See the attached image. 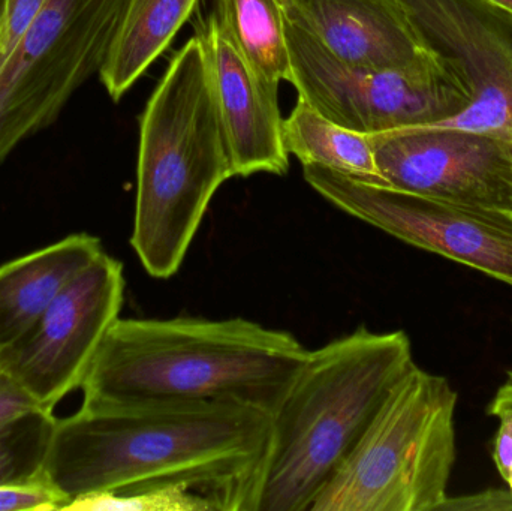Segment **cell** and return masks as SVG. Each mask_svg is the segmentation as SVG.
I'll return each mask as SVG.
<instances>
[{"mask_svg": "<svg viewBox=\"0 0 512 511\" xmlns=\"http://www.w3.org/2000/svg\"><path fill=\"white\" fill-rule=\"evenodd\" d=\"M270 446L271 414L240 402L81 405L57 419L44 479L65 506L95 492L188 483L219 511H258Z\"/></svg>", "mask_w": 512, "mask_h": 511, "instance_id": "6da1fadb", "label": "cell"}, {"mask_svg": "<svg viewBox=\"0 0 512 511\" xmlns=\"http://www.w3.org/2000/svg\"><path fill=\"white\" fill-rule=\"evenodd\" d=\"M309 351L245 318H119L84 378L83 407L231 401L271 414Z\"/></svg>", "mask_w": 512, "mask_h": 511, "instance_id": "7a4b0ae2", "label": "cell"}, {"mask_svg": "<svg viewBox=\"0 0 512 511\" xmlns=\"http://www.w3.org/2000/svg\"><path fill=\"white\" fill-rule=\"evenodd\" d=\"M414 363L405 332L367 327L309 351L271 413L258 511H310Z\"/></svg>", "mask_w": 512, "mask_h": 511, "instance_id": "3957f363", "label": "cell"}, {"mask_svg": "<svg viewBox=\"0 0 512 511\" xmlns=\"http://www.w3.org/2000/svg\"><path fill=\"white\" fill-rule=\"evenodd\" d=\"M234 176L203 45L168 63L141 116L131 246L156 279L176 275L218 189Z\"/></svg>", "mask_w": 512, "mask_h": 511, "instance_id": "277c9868", "label": "cell"}, {"mask_svg": "<svg viewBox=\"0 0 512 511\" xmlns=\"http://www.w3.org/2000/svg\"><path fill=\"white\" fill-rule=\"evenodd\" d=\"M457 393L412 365L310 511H439L456 462Z\"/></svg>", "mask_w": 512, "mask_h": 511, "instance_id": "5b68a950", "label": "cell"}, {"mask_svg": "<svg viewBox=\"0 0 512 511\" xmlns=\"http://www.w3.org/2000/svg\"><path fill=\"white\" fill-rule=\"evenodd\" d=\"M129 0H45L0 60V164L99 74Z\"/></svg>", "mask_w": 512, "mask_h": 511, "instance_id": "8992f818", "label": "cell"}, {"mask_svg": "<svg viewBox=\"0 0 512 511\" xmlns=\"http://www.w3.org/2000/svg\"><path fill=\"white\" fill-rule=\"evenodd\" d=\"M292 86L298 98L361 134L439 125L468 108L459 72L435 51L396 66L351 65L288 24Z\"/></svg>", "mask_w": 512, "mask_h": 511, "instance_id": "52a82bcc", "label": "cell"}, {"mask_svg": "<svg viewBox=\"0 0 512 511\" xmlns=\"http://www.w3.org/2000/svg\"><path fill=\"white\" fill-rule=\"evenodd\" d=\"M303 174L342 212L512 287V212L426 197L316 165L303 167Z\"/></svg>", "mask_w": 512, "mask_h": 511, "instance_id": "ba28073f", "label": "cell"}, {"mask_svg": "<svg viewBox=\"0 0 512 511\" xmlns=\"http://www.w3.org/2000/svg\"><path fill=\"white\" fill-rule=\"evenodd\" d=\"M125 275L119 260L102 252L63 287L36 323L0 350V365L42 410L56 405L84 378L119 320Z\"/></svg>", "mask_w": 512, "mask_h": 511, "instance_id": "9c48e42d", "label": "cell"}, {"mask_svg": "<svg viewBox=\"0 0 512 511\" xmlns=\"http://www.w3.org/2000/svg\"><path fill=\"white\" fill-rule=\"evenodd\" d=\"M385 185L512 212V137L448 126L370 135Z\"/></svg>", "mask_w": 512, "mask_h": 511, "instance_id": "30bf717a", "label": "cell"}, {"mask_svg": "<svg viewBox=\"0 0 512 511\" xmlns=\"http://www.w3.org/2000/svg\"><path fill=\"white\" fill-rule=\"evenodd\" d=\"M429 50L459 72L468 108L432 126L512 137V18L487 0H399Z\"/></svg>", "mask_w": 512, "mask_h": 511, "instance_id": "8fae6325", "label": "cell"}, {"mask_svg": "<svg viewBox=\"0 0 512 511\" xmlns=\"http://www.w3.org/2000/svg\"><path fill=\"white\" fill-rule=\"evenodd\" d=\"M195 35L203 45L234 176H283L289 168V155L283 146L279 90L258 77L215 9L200 17Z\"/></svg>", "mask_w": 512, "mask_h": 511, "instance_id": "7c38bea8", "label": "cell"}, {"mask_svg": "<svg viewBox=\"0 0 512 511\" xmlns=\"http://www.w3.org/2000/svg\"><path fill=\"white\" fill-rule=\"evenodd\" d=\"M286 23L358 66L403 65L429 48L399 0H279Z\"/></svg>", "mask_w": 512, "mask_h": 511, "instance_id": "4fadbf2b", "label": "cell"}, {"mask_svg": "<svg viewBox=\"0 0 512 511\" xmlns=\"http://www.w3.org/2000/svg\"><path fill=\"white\" fill-rule=\"evenodd\" d=\"M102 252L98 237L72 234L0 266V350L18 341Z\"/></svg>", "mask_w": 512, "mask_h": 511, "instance_id": "5bb4252c", "label": "cell"}, {"mask_svg": "<svg viewBox=\"0 0 512 511\" xmlns=\"http://www.w3.org/2000/svg\"><path fill=\"white\" fill-rule=\"evenodd\" d=\"M198 0H129L125 18L99 77L113 101H120L168 50Z\"/></svg>", "mask_w": 512, "mask_h": 511, "instance_id": "9a60e30c", "label": "cell"}, {"mask_svg": "<svg viewBox=\"0 0 512 511\" xmlns=\"http://www.w3.org/2000/svg\"><path fill=\"white\" fill-rule=\"evenodd\" d=\"M283 146L303 167L316 165L364 182L382 183L370 135L352 131L298 98L282 123Z\"/></svg>", "mask_w": 512, "mask_h": 511, "instance_id": "2e32d148", "label": "cell"}, {"mask_svg": "<svg viewBox=\"0 0 512 511\" xmlns=\"http://www.w3.org/2000/svg\"><path fill=\"white\" fill-rule=\"evenodd\" d=\"M222 26L258 77L271 89L294 80L285 14L279 0H218Z\"/></svg>", "mask_w": 512, "mask_h": 511, "instance_id": "e0dca14e", "label": "cell"}, {"mask_svg": "<svg viewBox=\"0 0 512 511\" xmlns=\"http://www.w3.org/2000/svg\"><path fill=\"white\" fill-rule=\"evenodd\" d=\"M56 423L53 411L42 408L0 422V486L45 480Z\"/></svg>", "mask_w": 512, "mask_h": 511, "instance_id": "ac0fdd59", "label": "cell"}, {"mask_svg": "<svg viewBox=\"0 0 512 511\" xmlns=\"http://www.w3.org/2000/svg\"><path fill=\"white\" fill-rule=\"evenodd\" d=\"M63 511H219L215 501L188 483H159L95 492L69 501Z\"/></svg>", "mask_w": 512, "mask_h": 511, "instance_id": "d6986e66", "label": "cell"}, {"mask_svg": "<svg viewBox=\"0 0 512 511\" xmlns=\"http://www.w3.org/2000/svg\"><path fill=\"white\" fill-rule=\"evenodd\" d=\"M65 500L45 480L0 486V511H62Z\"/></svg>", "mask_w": 512, "mask_h": 511, "instance_id": "ffe728a7", "label": "cell"}, {"mask_svg": "<svg viewBox=\"0 0 512 511\" xmlns=\"http://www.w3.org/2000/svg\"><path fill=\"white\" fill-rule=\"evenodd\" d=\"M41 408L26 389L0 365V422Z\"/></svg>", "mask_w": 512, "mask_h": 511, "instance_id": "44dd1931", "label": "cell"}, {"mask_svg": "<svg viewBox=\"0 0 512 511\" xmlns=\"http://www.w3.org/2000/svg\"><path fill=\"white\" fill-rule=\"evenodd\" d=\"M508 511L512 510V492L502 489L478 492L468 497L447 498L439 511Z\"/></svg>", "mask_w": 512, "mask_h": 511, "instance_id": "7402d4cb", "label": "cell"}, {"mask_svg": "<svg viewBox=\"0 0 512 511\" xmlns=\"http://www.w3.org/2000/svg\"><path fill=\"white\" fill-rule=\"evenodd\" d=\"M496 417L501 420V425L495 438L493 459L499 474L504 477L512 464V408L501 411Z\"/></svg>", "mask_w": 512, "mask_h": 511, "instance_id": "603a6c76", "label": "cell"}, {"mask_svg": "<svg viewBox=\"0 0 512 511\" xmlns=\"http://www.w3.org/2000/svg\"><path fill=\"white\" fill-rule=\"evenodd\" d=\"M508 408H512V371L508 372L507 380L496 393L495 399L490 404L489 413L496 417Z\"/></svg>", "mask_w": 512, "mask_h": 511, "instance_id": "cb8c5ba5", "label": "cell"}, {"mask_svg": "<svg viewBox=\"0 0 512 511\" xmlns=\"http://www.w3.org/2000/svg\"><path fill=\"white\" fill-rule=\"evenodd\" d=\"M9 0H0V54L3 53L6 42V24H8Z\"/></svg>", "mask_w": 512, "mask_h": 511, "instance_id": "d4e9b609", "label": "cell"}, {"mask_svg": "<svg viewBox=\"0 0 512 511\" xmlns=\"http://www.w3.org/2000/svg\"><path fill=\"white\" fill-rule=\"evenodd\" d=\"M487 2L493 3V5L498 6L502 11L507 12L508 15L512 18V0H487Z\"/></svg>", "mask_w": 512, "mask_h": 511, "instance_id": "484cf974", "label": "cell"}]
</instances>
